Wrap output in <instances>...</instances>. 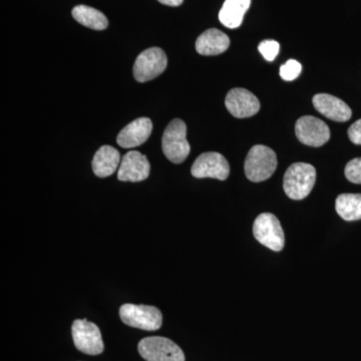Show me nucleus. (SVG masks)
I'll return each instance as SVG.
<instances>
[{
    "instance_id": "17",
    "label": "nucleus",
    "mask_w": 361,
    "mask_h": 361,
    "mask_svg": "<svg viewBox=\"0 0 361 361\" xmlns=\"http://www.w3.org/2000/svg\"><path fill=\"white\" fill-rule=\"evenodd\" d=\"M251 6V0H225L219 13L221 23L226 27H239Z\"/></svg>"
},
{
    "instance_id": "6",
    "label": "nucleus",
    "mask_w": 361,
    "mask_h": 361,
    "mask_svg": "<svg viewBox=\"0 0 361 361\" xmlns=\"http://www.w3.org/2000/svg\"><path fill=\"white\" fill-rule=\"evenodd\" d=\"M253 234L259 243L270 250L280 252L284 248L285 235L276 216L271 213L260 214L253 224Z\"/></svg>"
},
{
    "instance_id": "15",
    "label": "nucleus",
    "mask_w": 361,
    "mask_h": 361,
    "mask_svg": "<svg viewBox=\"0 0 361 361\" xmlns=\"http://www.w3.org/2000/svg\"><path fill=\"white\" fill-rule=\"evenodd\" d=\"M229 47V37L217 28L206 30L196 40V51L202 56H218Z\"/></svg>"
},
{
    "instance_id": "22",
    "label": "nucleus",
    "mask_w": 361,
    "mask_h": 361,
    "mask_svg": "<svg viewBox=\"0 0 361 361\" xmlns=\"http://www.w3.org/2000/svg\"><path fill=\"white\" fill-rule=\"evenodd\" d=\"M344 173L349 182L361 185V158L353 159L349 161Z\"/></svg>"
},
{
    "instance_id": "18",
    "label": "nucleus",
    "mask_w": 361,
    "mask_h": 361,
    "mask_svg": "<svg viewBox=\"0 0 361 361\" xmlns=\"http://www.w3.org/2000/svg\"><path fill=\"white\" fill-rule=\"evenodd\" d=\"M73 18L80 25L94 30H104L109 26L108 18L94 7L78 6L71 11Z\"/></svg>"
},
{
    "instance_id": "9",
    "label": "nucleus",
    "mask_w": 361,
    "mask_h": 361,
    "mask_svg": "<svg viewBox=\"0 0 361 361\" xmlns=\"http://www.w3.org/2000/svg\"><path fill=\"white\" fill-rule=\"evenodd\" d=\"M191 173L198 179L213 178L224 180L229 177L230 166L224 156L216 152H209L196 159L192 166Z\"/></svg>"
},
{
    "instance_id": "19",
    "label": "nucleus",
    "mask_w": 361,
    "mask_h": 361,
    "mask_svg": "<svg viewBox=\"0 0 361 361\" xmlns=\"http://www.w3.org/2000/svg\"><path fill=\"white\" fill-rule=\"evenodd\" d=\"M336 209L343 220H361V194L339 195L336 201Z\"/></svg>"
},
{
    "instance_id": "24",
    "label": "nucleus",
    "mask_w": 361,
    "mask_h": 361,
    "mask_svg": "<svg viewBox=\"0 0 361 361\" xmlns=\"http://www.w3.org/2000/svg\"><path fill=\"white\" fill-rule=\"evenodd\" d=\"M161 4L168 6H179L184 2V0H158Z\"/></svg>"
},
{
    "instance_id": "13",
    "label": "nucleus",
    "mask_w": 361,
    "mask_h": 361,
    "mask_svg": "<svg viewBox=\"0 0 361 361\" xmlns=\"http://www.w3.org/2000/svg\"><path fill=\"white\" fill-rule=\"evenodd\" d=\"M153 130V123L149 118H140L126 126L118 137V146L125 149L135 148L147 142Z\"/></svg>"
},
{
    "instance_id": "12",
    "label": "nucleus",
    "mask_w": 361,
    "mask_h": 361,
    "mask_svg": "<svg viewBox=\"0 0 361 361\" xmlns=\"http://www.w3.org/2000/svg\"><path fill=\"white\" fill-rule=\"evenodd\" d=\"M148 158L137 151H130L123 156L118 171V179L122 182H141L149 177Z\"/></svg>"
},
{
    "instance_id": "23",
    "label": "nucleus",
    "mask_w": 361,
    "mask_h": 361,
    "mask_svg": "<svg viewBox=\"0 0 361 361\" xmlns=\"http://www.w3.org/2000/svg\"><path fill=\"white\" fill-rule=\"evenodd\" d=\"M348 137L353 144L361 145V118L350 126L348 129Z\"/></svg>"
},
{
    "instance_id": "3",
    "label": "nucleus",
    "mask_w": 361,
    "mask_h": 361,
    "mask_svg": "<svg viewBox=\"0 0 361 361\" xmlns=\"http://www.w3.org/2000/svg\"><path fill=\"white\" fill-rule=\"evenodd\" d=\"M164 155L174 164L183 163L189 156L191 147L187 141V126L180 118L169 123L161 139Z\"/></svg>"
},
{
    "instance_id": "5",
    "label": "nucleus",
    "mask_w": 361,
    "mask_h": 361,
    "mask_svg": "<svg viewBox=\"0 0 361 361\" xmlns=\"http://www.w3.org/2000/svg\"><path fill=\"white\" fill-rule=\"evenodd\" d=\"M137 349L147 361H185L182 349L166 337H146L139 342Z\"/></svg>"
},
{
    "instance_id": "10",
    "label": "nucleus",
    "mask_w": 361,
    "mask_h": 361,
    "mask_svg": "<svg viewBox=\"0 0 361 361\" xmlns=\"http://www.w3.org/2000/svg\"><path fill=\"white\" fill-rule=\"evenodd\" d=\"M296 137L306 146L322 147L330 139L329 126L315 116H305L295 125Z\"/></svg>"
},
{
    "instance_id": "16",
    "label": "nucleus",
    "mask_w": 361,
    "mask_h": 361,
    "mask_svg": "<svg viewBox=\"0 0 361 361\" xmlns=\"http://www.w3.org/2000/svg\"><path fill=\"white\" fill-rule=\"evenodd\" d=\"M120 152L111 146H103L97 149L92 160V171L99 178L110 177L120 165Z\"/></svg>"
},
{
    "instance_id": "7",
    "label": "nucleus",
    "mask_w": 361,
    "mask_h": 361,
    "mask_svg": "<svg viewBox=\"0 0 361 361\" xmlns=\"http://www.w3.org/2000/svg\"><path fill=\"white\" fill-rule=\"evenodd\" d=\"M73 343L78 350L89 355L103 353L104 342L101 330L94 323L87 319H77L71 326Z\"/></svg>"
},
{
    "instance_id": "14",
    "label": "nucleus",
    "mask_w": 361,
    "mask_h": 361,
    "mask_svg": "<svg viewBox=\"0 0 361 361\" xmlns=\"http://www.w3.org/2000/svg\"><path fill=\"white\" fill-rule=\"evenodd\" d=\"M313 106L322 115L336 122H346L353 116V111L338 97L329 94L313 97Z\"/></svg>"
},
{
    "instance_id": "8",
    "label": "nucleus",
    "mask_w": 361,
    "mask_h": 361,
    "mask_svg": "<svg viewBox=\"0 0 361 361\" xmlns=\"http://www.w3.org/2000/svg\"><path fill=\"white\" fill-rule=\"evenodd\" d=\"M168 59L165 51L160 47H151L142 51L134 66V77L139 82L154 80L167 68Z\"/></svg>"
},
{
    "instance_id": "20",
    "label": "nucleus",
    "mask_w": 361,
    "mask_h": 361,
    "mask_svg": "<svg viewBox=\"0 0 361 361\" xmlns=\"http://www.w3.org/2000/svg\"><path fill=\"white\" fill-rule=\"evenodd\" d=\"M302 66L295 59H289L280 68V77L285 80H293L300 75Z\"/></svg>"
},
{
    "instance_id": "2",
    "label": "nucleus",
    "mask_w": 361,
    "mask_h": 361,
    "mask_svg": "<svg viewBox=\"0 0 361 361\" xmlns=\"http://www.w3.org/2000/svg\"><path fill=\"white\" fill-rule=\"evenodd\" d=\"M277 168L275 152L263 145H256L249 151L244 164L246 177L259 183L269 179Z\"/></svg>"
},
{
    "instance_id": "11",
    "label": "nucleus",
    "mask_w": 361,
    "mask_h": 361,
    "mask_svg": "<svg viewBox=\"0 0 361 361\" xmlns=\"http://www.w3.org/2000/svg\"><path fill=\"white\" fill-rule=\"evenodd\" d=\"M225 104L229 113L238 118H250L260 110L257 97L249 90L241 87H236L228 92Z\"/></svg>"
},
{
    "instance_id": "1",
    "label": "nucleus",
    "mask_w": 361,
    "mask_h": 361,
    "mask_svg": "<svg viewBox=\"0 0 361 361\" xmlns=\"http://www.w3.org/2000/svg\"><path fill=\"white\" fill-rule=\"evenodd\" d=\"M316 170L310 164L295 163L287 169L284 175L283 189L292 200H302L314 187Z\"/></svg>"
},
{
    "instance_id": "21",
    "label": "nucleus",
    "mask_w": 361,
    "mask_h": 361,
    "mask_svg": "<svg viewBox=\"0 0 361 361\" xmlns=\"http://www.w3.org/2000/svg\"><path fill=\"white\" fill-rule=\"evenodd\" d=\"M258 49L266 61H273L279 54L280 44L276 40L267 39L260 42Z\"/></svg>"
},
{
    "instance_id": "4",
    "label": "nucleus",
    "mask_w": 361,
    "mask_h": 361,
    "mask_svg": "<svg viewBox=\"0 0 361 361\" xmlns=\"http://www.w3.org/2000/svg\"><path fill=\"white\" fill-rule=\"evenodd\" d=\"M120 317L128 326L146 331L160 329L163 323L161 311L154 306L123 304L120 308Z\"/></svg>"
}]
</instances>
